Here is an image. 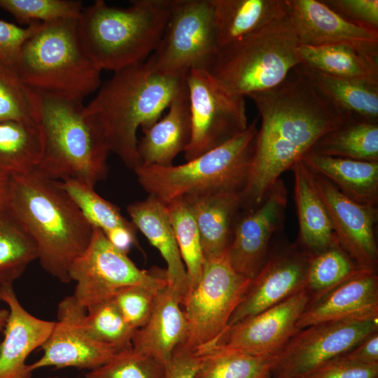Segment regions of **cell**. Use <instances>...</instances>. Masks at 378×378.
Listing matches in <instances>:
<instances>
[{
  "label": "cell",
  "mask_w": 378,
  "mask_h": 378,
  "mask_svg": "<svg viewBox=\"0 0 378 378\" xmlns=\"http://www.w3.org/2000/svg\"><path fill=\"white\" fill-rule=\"evenodd\" d=\"M260 117L241 210L258 206L286 171L349 115L323 95L301 64L276 86L247 95Z\"/></svg>",
  "instance_id": "1"
},
{
  "label": "cell",
  "mask_w": 378,
  "mask_h": 378,
  "mask_svg": "<svg viewBox=\"0 0 378 378\" xmlns=\"http://www.w3.org/2000/svg\"><path fill=\"white\" fill-rule=\"evenodd\" d=\"M187 75H171L146 61L114 72L83 108L100 127L110 150L130 169L141 164L137 131L152 126L186 88Z\"/></svg>",
  "instance_id": "2"
},
{
  "label": "cell",
  "mask_w": 378,
  "mask_h": 378,
  "mask_svg": "<svg viewBox=\"0 0 378 378\" xmlns=\"http://www.w3.org/2000/svg\"><path fill=\"white\" fill-rule=\"evenodd\" d=\"M7 209L34 242L41 267L70 282L69 268L88 246L93 227L61 182L38 169L10 174Z\"/></svg>",
  "instance_id": "3"
},
{
  "label": "cell",
  "mask_w": 378,
  "mask_h": 378,
  "mask_svg": "<svg viewBox=\"0 0 378 378\" xmlns=\"http://www.w3.org/2000/svg\"><path fill=\"white\" fill-rule=\"evenodd\" d=\"M171 0H132L127 8L96 0L77 19L87 55L101 71H118L146 61L162 36Z\"/></svg>",
  "instance_id": "4"
},
{
  "label": "cell",
  "mask_w": 378,
  "mask_h": 378,
  "mask_svg": "<svg viewBox=\"0 0 378 378\" xmlns=\"http://www.w3.org/2000/svg\"><path fill=\"white\" fill-rule=\"evenodd\" d=\"M82 104L41 94L43 150L37 169L51 179L75 180L94 188L107 176L110 150L99 125L84 114Z\"/></svg>",
  "instance_id": "5"
},
{
  "label": "cell",
  "mask_w": 378,
  "mask_h": 378,
  "mask_svg": "<svg viewBox=\"0 0 378 378\" xmlns=\"http://www.w3.org/2000/svg\"><path fill=\"white\" fill-rule=\"evenodd\" d=\"M36 92L83 102L102 84L101 71L85 51L77 19L40 23L24 43L16 69Z\"/></svg>",
  "instance_id": "6"
},
{
  "label": "cell",
  "mask_w": 378,
  "mask_h": 378,
  "mask_svg": "<svg viewBox=\"0 0 378 378\" xmlns=\"http://www.w3.org/2000/svg\"><path fill=\"white\" fill-rule=\"evenodd\" d=\"M258 118L222 145L179 165H141L133 171L141 186L167 204L189 195L235 192L248 183L254 154Z\"/></svg>",
  "instance_id": "7"
},
{
  "label": "cell",
  "mask_w": 378,
  "mask_h": 378,
  "mask_svg": "<svg viewBox=\"0 0 378 378\" xmlns=\"http://www.w3.org/2000/svg\"><path fill=\"white\" fill-rule=\"evenodd\" d=\"M300 42L287 13L266 26L219 48L208 71L232 93L241 96L280 83L301 64Z\"/></svg>",
  "instance_id": "8"
},
{
  "label": "cell",
  "mask_w": 378,
  "mask_h": 378,
  "mask_svg": "<svg viewBox=\"0 0 378 378\" xmlns=\"http://www.w3.org/2000/svg\"><path fill=\"white\" fill-rule=\"evenodd\" d=\"M251 281L232 267L227 253L204 259L199 281L182 303L188 326L182 345L196 353L213 346L228 327Z\"/></svg>",
  "instance_id": "9"
},
{
  "label": "cell",
  "mask_w": 378,
  "mask_h": 378,
  "mask_svg": "<svg viewBox=\"0 0 378 378\" xmlns=\"http://www.w3.org/2000/svg\"><path fill=\"white\" fill-rule=\"evenodd\" d=\"M211 0H171L161 39L149 57L171 75L209 71L219 50Z\"/></svg>",
  "instance_id": "10"
},
{
  "label": "cell",
  "mask_w": 378,
  "mask_h": 378,
  "mask_svg": "<svg viewBox=\"0 0 378 378\" xmlns=\"http://www.w3.org/2000/svg\"><path fill=\"white\" fill-rule=\"evenodd\" d=\"M69 278L76 284L74 297L85 309L112 298L125 287L139 286L157 294L168 284L166 270L139 269L97 227L85 250L71 264Z\"/></svg>",
  "instance_id": "11"
},
{
  "label": "cell",
  "mask_w": 378,
  "mask_h": 378,
  "mask_svg": "<svg viewBox=\"0 0 378 378\" xmlns=\"http://www.w3.org/2000/svg\"><path fill=\"white\" fill-rule=\"evenodd\" d=\"M190 121L186 161L214 149L248 127L244 96L232 93L208 71L194 69L186 76Z\"/></svg>",
  "instance_id": "12"
},
{
  "label": "cell",
  "mask_w": 378,
  "mask_h": 378,
  "mask_svg": "<svg viewBox=\"0 0 378 378\" xmlns=\"http://www.w3.org/2000/svg\"><path fill=\"white\" fill-rule=\"evenodd\" d=\"M378 331V320L327 322L298 330L274 358L272 378H300Z\"/></svg>",
  "instance_id": "13"
},
{
  "label": "cell",
  "mask_w": 378,
  "mask_h": 378,
  "mask_svg": "<svg viewBox=\"0 0 378 378\" xmlns=\"http://www.w3.org/2000/svg\"><path fill=\"white\" fill-rule=\"evenodd\" d=\"M287 195L279 178L258 206L239 214L227 251L229 262L238 274L253 279L263 267L272 238L283 227Z\"/></svg>",
  "instance_id": "14"
},
{
  "label": "cell",
  "mask_w": 378,
  "mask_h": 378,
  "mask_svg": "<svg viewBox=\"0 0 378 378\" xmlns=\"http://www.w3.org/2000/svg\"><path fill=\"white\" fill-rule=\"evenodd\" d=\"M85 313V307L73 295L59 303L57 321L41 347L43 355L29 365L32 372L46 367L76 368L90 371L106 363L121 351L89 335L84 323Z\"/></svg>",
  "instance_id": "15"
},
{
  "label": "cell",
  "mask_w": 378,
  "mask_h": 378,
  "mask_svg": "<svg viewBox=\"0 0 378 378\" xmlns=\"http://www.w3.org/2000/svg\"><path fill=\"white\" fill-rule=\"evenodd\" d=\"M309 302V293L304 288L272 307L229 326L214 346L274 358L299 330L298 321Z\"/></svg>",
  "instance_id": "16"
},
{
  "label": "cell",
  "mask_w": 378,
  "mask_h": 378,
  "mask_svg": "<svg viewBox=\"0 0 378 378\" xmlns=\"http://www.w3.org/2000/svg\"><path fill=\"white\" fill-rule=\"evenodd\" d=\"M309 171L326 208L338 244L360 270L377 272V206L365 205L349 199L326 178Z\"/></svg>",
  "instance_id": "17"
},
{
  "label": "cell",
  "mask_w": 378,
  "mask_h": 378,
  "mask_svg": "<svg viewBox=\"0 0 378 378\" xmlns=\"http://www.w3.org/2000/svg\"><path fill=\"white\" fill-rule=\"evenodd\" d=\"M309 254L295 241L269 251L265 263L232 314L229 326L256 314L305 288Z\"/></svg>",
  "instance_id": "18"
},
{
  "label": "cell",
  "mask_w": 378,
  "mask_h": 378,
  "mask_svg": "<svg viewBox=\"0 0 378 378\" xmlns=\"http://www.w3.org/2000/svg\"><path fill=\"white\" fill-rule=\"evenodd\" d=\"M287 5L300 45L346 46L378 59V31L349 22L321 0H287Z\"/></svg>",
  "instance_id": "19"
},
{
  "label": "cell",
  "mask_w": 378,
  "mask_h": 378,
  "mask_svg": "<svg viewBox=\"0 0 378 378\" xmlns=\"http://www.w3.org/2000/svg\"><path fill=\"white\" fill-rule=\"evenodd\" d=\"M378 320V275L360 270L316 301L308 304L297 328L327 322Z\"/></svg>",
  "instance_id": "20"
},
{
  "label": "cell",
  "mask_w": 378,
  "mask_h": 378,
  "mask_svg": "<svg viewBox=\"0 0 378 378\" xmlns=\"http://www.w3.org/2000/svg\"><path fill=\"white\" fill-rule=\"evenodd\" d=\"M1 300L9 307L0 342V378H31L26 363L31 353L41 347L49 337L55 321L38 318L28 312L19 302L13 284L0 286Z\"/></svg>",
  "instance_id": "21"
},
{
  "label": "cell",
  "mask_w": 378,
  "mask_h": 378,
  "mask_svg": "<svg viewBox=\"0 0 378 378\" xmlns=\"http://www.w3.org/2000/svg\"><path fill=\"white\" fill-rule=\"evenodd\" d=\"M182 307L181 297L167 284L156 294L146 323L136 330L132 348L165 366L186 339L188 326Z\"/></svg>",
  "instance_id": "22"
},
{
  "label": "cell",
  "mask_w": 378,
  "mask_h": 378,
  "mask_svg": "<svg viewBox=\"0 0 378 378\" xmlns=\"http://www.w3.org/2000/svg\"><path fill=\"white\" fill-rule=\"evenodd\" d=\"M127 211L136 230L158 249L164 260L168 285L176 291L183 303L190 290V282L166 204L148 195L145 200L130 204Z\"/></svg>",
  "instance_id": "23"
},
{
  "label": "cell",
  "mask_w": 378,
  "mask_h": 378,
  "mask_svg": "<svg viewBox=\"0 0 378 378\" xmlns=\"http://www.w3.org/2000/svg\"><path fill=\"white\" fill-rule=\"evenodd\" d=\"M183 197L195 220L204 259L227 253L236 219L241 211V194L207 192Z\"/></svg>",
  "instance_id": "24"
},
{
  "label": "cell",
  "mask_w": 378,
  "mask_h": 378,
  "mask_svg": "<svg viewBox=\"0 0 378 378\" xmlns=\"http://www.w3.org/2000/svg\"><path fill=\"white\" fill-rule=\"evenodd\" d=\"M167 110L152 126L142 130L144 134L137 144L141 165H173L174 158L185 151L190 142L191 121L187 88Z\"/></svg>",
  "instance_id": "25"
},
{
  "label": "cell",
  "mask_w": 378,
  "mask_h": 378,
  "mask_svg": "<svg viewBox=\"0 0 378 378\" xmlns=\"http://www.w3.org/2000/svg\"><path fill=\"white\" fill-rule=\"evenodd\" d=\"M330 181L342 194L362 204L377 206L378 161H362L308 152L300 160Z\"/></svg>",
  "instance_id": "26"
},
{
  "label": "cell",
  "mask_w": 378,
  "mask_h": 378,
  "mask_svg": "<svg viewBox=\"0 0 378 378\" xmlns=\"http://www.w3.org/2000/svg\"><path fill=\"white\" fill-rule=\"evenodd\" d=\"M299 234L295 242L309 255L318 253L337 241L326 208L318 195L309 171L301 162L291 168Z\"/></svg>",
  "instance_id": "27"
},
{
  "label": "cell",
  "mask_w": 378,
  "mask_h": 378,
  "mask_svg": "<svg viewBox=\"0 0 378 378\" xmlns=\"http://www.w3.org/2000/svg\"><path fill=\"white\" fill-rule=\"evenodd\" d=\"M220 48L287 13V0H211Z\"/></svg>",
  "instance_id": "28"
},
{
  "label": "cell",
  "mask_w": 378,
  "mask_h": 378,
  "mask_svg": "<svg viewBox=\"0 0 378 378\" xmlns=\"http://www.w3.org/2000/svg\"><path fill=\"white\" fill-rule=\"evenodd\" d=\"M296 53L301 64L323 73L378 84V59L349 46L300 45Z\"/></svg>",
  "instance_id": "29"
},
{
  "label": "cell",
  "mask_w": 378,
  "mask_h": 378,
  "mask_svg": "<svg viewBox=\"0 0 378 378\" xmlns=\"http://www.w3.org/2000/svg\"><path fill=\"white\" fill-rule=\"evenodd\" d=\"M301 66L314 87L341 109L378 122V84L339 78L302 64Z\"/></svg>",
  "instance_id": "30"
},
{
  "label": "cell",
  "mask_w": 378,
  "mask_h": 378,
  "mask_svg": "<svg viewBox=\"0 0 378 378\" xmlns=\"http://www.w3.org/2000/svg\"><path fill=\"white\" fill-rule=\"evenodd\" d=\"M311 152L362 161H378V122L350 115L323 135Z\"/></svg>",
  "instance_id": "31"
},
{
  "label": "cell",
  "mask_w": 378,
  "mask_h": 378,
  "mask_svg": "<svg viewBox=\"0 0 378 378\" xmlns=\"http://www.w3.org/2000/svg\"><path fill=\"white\" fill-rule=\"evenodd\" d=\"M43 141L39 122L0 121V171L18 174L37 169Z\"/></svg>",
  "instance_id": "32"
},
{
  "label": "cell",
  "mask_w": 378,
  "mask_h": 378,
  "mask_svg": "<svg viewBox=\"0 0 378 378\" xmlns=\"http://www.w3.org/2000/svg\"><path fill=\"white\" fill-rule=\"evenodd\" d=\"M195 378H272L274 358L254 356L214 346L197 353Z\"/></svg>",
  "instance_id": "33"
},
{
  "label": "cell",
  "mask_w": 378,
  "mask_h": 378,
  "mask_svg": "<svg viewBox=\"0 0 378 378\" xmlns=\"http://www.w3.org/2000/svg\"><path fill=\"white\" fill-rule=\"evenodd\" d=\"M360 270L337 241L328 248L309 255L306 290L312 303L342 284Z\"/></svg>",
  "instance_id": "34"
},
{
  "label": "cell",
  "mask_w": 378,
  "mask_h": 378,
  "mask_svg": "<svg viewBox=\"0 0 378 378\" xmlns=\"http://www.w3.org/2000/svg\"><path fill=\"white\" fill-rule=\"evenodd\" d=\"M37 260L34 242L8 209L0 213V286L13 283Z\"/></svg>",
  "instance_id": "35"
},
{
  "label": "cell",
  "mask_w": 378,
  "mask_h": 378,
  "mask_svg": "<svg viewBox=\"0 0 378 378\" xmlns=\"http://www.w3.org/2000/svg\"><path fill=\"white\" fill-rule=\"evenodd\" d=\"M179 251L188 274L190 290L199 281L204 257L199 230L191 210L183 197L166 204Z\"/></svg>",
  "instance_id": "36"
},
{
  "label": "cell",
  "mask_w": 378,
  "mask_h": 378,
  "mask_svg": "<svg viewBox=\"0 0 378 378\" xmlns=\"http://www.w3.org/2000/svg\"><path fill=\"white\" fill-rule=\"evenodd\" d=\"M41 94L0 62V121L38 122Z\"/></svg>",
  "instance_id": "37"
},
{
  "label": "cell",
  "mask_w": 378,
  "mask_h": 378,
  "mask_svg": "<svg viewBox=\"0 0 378 378\" xmlns=\"http://www.w3.org/2000/svg\"><path fill=\"white\" fill-rule=\"evenodd\" d=\"M84 323L94 340L120 351L132 347L136 330L126 322L112 298L88 307Z\"/></svg>",
  "instance_id": "38"
},
{
  "label": "cell",
  "mask_w": 378,
  "mask_h": 378,
  "mask_svg": "<svg viewBox=\"0 0 378 378\" xmlns=\"http://www.w3.org/2000/svg\"><path fill=\"white\" fill-rule=\"evenodd\" d=\"M60 182L89 223L104 234L118 227H135L117 206L102 197L94 188L75 180Z\"/></svg>",
  "instance_id": "39"
},
{
  "label": "cell",
  "mask_w": 378,
  "mask_h": 378,
  "mask_svg": "<svg viewBox=\"0 0 378 378\" xmlns=\"http://www.w3.org/2000/svg\"><path fill=\"white\" fill-rule=\"evenodd\" d=\"M84 6L78 0H0V8L19 23H48L62 19H78Z\"/></svg>",
  "instance_id": "40"
},
{
  "label": "cell",
  "mask_w": 378,
  "mask_h": 378,
  "mask_svg": "<svg viewBox=\"0 0 378 378\" xmlns=\"http://www.w3.org/2000/svg\"><path fill=\"white\" fill-rule=\"evenodd\" d=\"M165 366L132 346L116 354L103 365L88 371L86 378H164Z\"/></svg>",
  "instance_id": "41"
},
{
  "label": "cell",
  "mask_w": 378,
  "mask_h": 378,
  "mask_svg": "<svg viewBox=\"0 0 378 378\" xmlns=\"http://www.w3.org/2000/svg\"><path fill=\"white\" fill-rule=\"evenodd\" d=\"M155 295L142 287L127 286L118 290L112 299L126 322L137 330L148 321Z\"/></svg>",
  "instance_id": "42"
},
{
  "label": "cell",
  "mask_w": 378,
  "mask_h": 378,
  "mask_svg": "<svg viewBox=\"0 0 378 378\" xmlns=\"http://www.w3.org/2000/svg\"><path fill=\"white\" fill-rule=\"evenodd\" d=\"M321 1L349 22L378 31L377 0H321Z\"/></svg>",
  "instance_id": "43"
},
{
  "label": "cell",
  "mask_w": 378,
  "mask_h": 378,
  "mask_svg": "<svg viewBox=\"0 0 378 378\" xmlns=\"http://www.w3.org/2000/svg\"><path fill=\"white\" fill-rule=\"evenodd\" d=\"M40 23L21 27L0 20V62L16 71L22 47Z\"/></svg>",
  "instance_id": "44"
},
{
  "label": "cell",
  "mask_w": 378,
  "mask_h": 378,
  "mask_svg": "<svg viewBox=\"0 0 378 378\" xmlns=\"http://www.w3.org/2000/svg\"><path fill=\"white\" fill-rule=\"evenodd\" d=\"M300 378H378V364L359 365L336 357Z\"/></svg>",
  "instance_id": "45"
},
{
  "label": "cell",
  "mask_w": 378,
  "mask_h": 378,
  "mask_svg": "<svg viewBox=\"0 0 378 378\" xmlns=\"http://www.w3.org/2000/svg\"><path fill=\"white\" fill-rule=\"evenodd\" d=\"M199 365V355L181 344L166 364L164 378H195Z\"/></svg>",
  "instance_id": "46"
},
{
  "label": "cell",
  "mask_w": 378,
  "mask_h": 378,
  "mask_svg": "<svg viewBox=\"0 0 378 378\" xmlns=\"http://www.w3.org/2000/svg\"><path fill=\"white\" fill-rule=\"evenodd\" d=\"M337 357L359 365L378 364V331Z\"/></svg>",
  "instance_id": "47"
},
{
  "label": "cell",
  "mask_w": 378,
  "mask_h": 378,
  "mask_svg": "<svg viewBox=\"0 0 378 378\" xmlns=\"http://www.w3.org/2000/svg\"><path fill=\"white\" fill-rule=\"evenodd\" d=\"M10 174L0 171V213L8 208Z\"/></svg>",
  "instance_id": "48"
},
{
  "label": "cell",
  "mask_w": 378,
  "mask_h": 378,
  "mask_svg": "<svg viewBox=\"0 0 378 378\" xmlns=\"http://www.w3.org/2000/svg\"><path fill=\"white\" fill-rule=\"evenodd\" d=\"M0 300H1V295H0ZM9 312L6 309H0V332L2 331V330H4L8 317ZM1 342V341H0Z\"/></svg>",
  "instance_id": "49"
}]
</instances>
